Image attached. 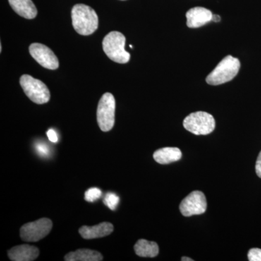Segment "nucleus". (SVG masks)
<instances>
[{
	"instance_id": "15",
	"label": "nucleus",
	"mask_w": 261,
	"mask_h": 261,
	"mask_svg": "<svg viewBox=\"0 0 261 261\" xmlns=\"http://www.w3.org/2000/svg\"><path fill=\"white\" fill-rule=\"evenodd\" d=\"M66 261H101L103 256L100 252L89 249H80L74 252H70L64 257Z\"/></svg>"
},
{
	"instance_id": "7",
	"label": "nucleus",
	"mask_w": 261,
	"mask_h": 261,
	"mask_svg": "<svg viewBox=\"0 0 261 261\" xmlns=\"http://www.w3.org/2000/svg\"><path fill=\"white\" fill-rule=\"evenodd\" d=\"M53 228V222L50 219L42 218L24 224L20 228V238L23 241L35 243L45 238L50 232Z\"/></svg>"
},
{
	"instance_id": "1",
	"label": "nucleus",
	"mask_w": 261,
	"mask_h": 261,
	"mask_svg": "<svg viewBox=\"0 0 261 261\" xmlns=\"http://www.w3.org/2000/svg\"><path fill=\"white\" fill-rule=\"evenodd\" d=\"M71 18L73 28L80 35H91L98 28L99 20L97 13L88 5H74L72 8Z\"/></svg>"
},
{
	"instance_id": "3",
	"label": "nucleus",
	"mask_w": 261,
	"mask_h": 261,
	"mask_svg": "<svg viewBox=\"0 0 261 261\" xmlns=\"http://www.w3.org/2000/svg\"><path fill=\"white\" fill-rule=\"evenodd\" d=\"M240 62L231 56L224 58L214 70L207 75L206 82L210 85L217 86L230 82L238 75L240 69Z\"/></svg>"
},
{
	"instance_id": "18",
	"label": "nucleus",
	"mask_w": 261,
	"mask_h": 261,
	"mask_svg": "<svg viewBox=\"0 0 261 261\" xmlns=\"http://www.w3.org/2000/svg\"><path fill=\"white\" fill-rule=\"evenodd\" d=\"M102 196V191L99 189L96 188H90L85 192V195H84V198L87 201V202H94V201L98 200L99 197Z\"/></svg>"
},
{
	"instance_id": "25",
	"label": "nucleus",
	"mask_w": 261,
	"mask_h": 261,
	"mask_svg": "<svg viewBox=\"0 0 261 261\" xmlns=\"http://www.w3.org/2000/svg\"><path fill=\"white\" fill-rule=\"evenodd\" d=\"M121 1H124V0H121Z\"/></svg>"
},
{
	"instance_id": "12",
	"label": "nucleus",
	"mask_w": 261,
	"mask_h": 261,
	"mask_svg": "<svg viewBox=\"0 0 261 261\" xmlns=\"http://www.w3.org/2000/svg\"><path fill=\"white\" fill-rule=\"evenodd\" d=\"M113 230L114 226L111 223L102 222L93 226H82L79 231L81 236L85 240H93L108 236L113 232Z\"/></svg>"
},
{
	"instance_id": "9",
	"label": "nucleus",
	"mask_w": 261,
	"mask_h": 261,
	"mask_svg": "<svg viewBox=\"0 0 261 261\" xmlns=\"http://www.w3.org/2000/svg\"><path fill=\"white\" fill-rule=\"evenodd\" d=\"M32 58L39 64L49 70H56L59 67V61L54 53L44 44L34 43L29 47Z\"/></svg>"
},
{
	"instance_id": "24",
	"label": "nucleus",
	"mask_w": 261,
	"mask_h": 261,
	"mask_svg": "<svg viewBox=\"0 0 261 261\" xmlns=\"http://www.w3.org/2000/svg\"><path fill=\"white\" fill-rule=\"evenodd\" d=\"M182 261H192V259L190 258V257H183L181 258Z\"/></svg>"
},
{
	"instance_id": "10",
	"label": "nucleus",
	"mask_w": 261,
	"mask_h": 261,
	"mask_svg": "<svg viewBox=\"0 0 261 261\" xmlns=\"http://www.w3.org/2000/svg\"><path fill=\"white\" fill-rule=\"evenodd\" d=\"M213 13L211 10L202 7H196L187 11V25L189 28H200L212 21Z\"/></svg>"
},
{
	"instance_id": "13",
	"label": "nucleus",
	"mask_w": 261,
	"mask_h": 261,
	"mask_svg": "<svg viewBox=\"0 0 261 261\" xmlns=\"http://www.w3.org/2000/svg\"><path fill=\"white\" fill-rule=\"evenodd\" d=\"M11 8L17 14L27 19H34L37 10L32 0H8Z\"/></svg>"
},
{
	"instance_id": "20",
	"label": "nucleus",
	"mask_w": 261,
	"mask_h": 261,
	"mask_svg": "<svg viewBox=\"0 0 261 261\" xmlns=\"http://www.w3.org/2000/svg\"><path fill=\"white\" fill-rule=\"evenodd\" d=\"M36 149H37L38 154L42 157H47L49 154V147H47L45 144H37L36 146Z\"/></svg>"
},
{
	"instance_id": "23",
	"label": "nucleus",
	"mask_w": 261,
	"mask_h": 261,
	"mask_svg": "<svg viewBox=\"0 0 261 261\" xmlns=\"http://www.w3.org/2000/svg\"><path fill=\"white\" fill-rule=\"evenodd\" d=\"M221 20V17L218 15H213L212 21L214 22H219Z\"/></svg>"
},
{
	"instance_id": "17",
	"label": "nucleus",
	"mask_w": 261,
	"mask_h": 261,
	"mask_svg": "<svg viewBox=\"0 0 261 261\" xmlns=\"http://www.w3.org/2000/svg\"><path fill=\"white\" fill-rule=\"evenodd\" d=\"M119 197L116 195V194L112 193V192H108L107 195H106L104 198V203L106 206H108L111 211H115L116 209L117 206L119 203Z\"/></svg>"
},
{
	"instance_id": "11",
	"label": "nucleus",
	"mask_w": 261,
	"mask_h": 261,
	"mask_svg": "<svg viewBox=\"0 0 261 261\" xmlns=\"http://www.w3.org/2000/svg\"><path fill=\"white\" fill-rule=\"evenodd\" d=\"M8 255L10 260L32 261L39 256V250L37 247L32 245H18L10 249Z\"/></svg>"
},
{
	"instance_id": "6",
	"label": "nucleus",
	"mask_w": 261,
	"mask_h": 261,
	"mask_svg": "<svg viewBox=\"0 0 261 261\" xmlns=\"http://www.w3.org/2000/svg\"><path fill=\"white\" fill-rule=\"evenodd\" d=\"M116 100L112 94H103L98 104L97 111V123L102 132L111 130L115 124Z\"/></svg>"
},
{
	"instance_id": "5",
	"label": "nucleus",
	"mask_w": 261,
	"mask_h": 261,
	"mask_svg": "<svg viewBox=\"0 0 261 261\" xmlns=\"http://www.w3.org/2000/svg\"><path fill=\"white\" fill-rule=\"evenodd\" d=\"M20 84L24 92L32 102L42 105L49 102L50 99L49 89L42 81L25 74L20 77Z\"/></svg>"
},
{
	"instance_id": "2",
	"label": "nucleus",
	"mask_w": 261,
	"mask_h": 261,
	"mask_svg": "<svg viewBox=\"0 0 261 261\" xmlns=\"http://www.w3.org/2000/svg\"><path fill=\"white\" fill-rule=\"evenodd\" d=\"M126 37L118 32H110L102 41L103 50L106 56L116 63L124 64L130 60V54L125 49Z\"/></svg>"
},
{
	"instance_id": "16",
	"label": "nucleus",
	"mask_w": 261,
	"mask_h": 261,
	"mask_svg": "<svg viewBox=\"0 0 261 261\" xmlns=\"http://www.w3.org/2000/svg\"><path fill=\"white\" fill-rule=\"evenodd\" d=\"M136 254L143 257H154L159 253V247L154 242L140 240L135 245Z\"/></svg>"
},
{
	"instance_id": "8",
	"label": "nucleus",
	"mask_w": 261,
	"mask_h": 261,
	"mask_svg": "<svg viewBox=\"0 0 261 261\" xmlns=\"http://www.w3.org/2000/svg\"><path fill=\"white\" fill-rule=\"evenodd\" d=\"M180 211L184 216H195L204 214L207 210L205 196L200 191H194L181 201Z\"/></svg>"
},
{
	"instance_id": "14",
	"label": "nucleus",
	"mask_w": 261,
	"mask_h": 261,
	"mask_svg": "<svg viewBox=\"0 0 261 261\" xmlns=\"http://www.w3.org/2000/svg\"><path fill=\"white\" fill-rule=\"evenodd\" d=\"M181 152L177 147H163L153 154V159L160 164L166 165L176 162L181 159Z\"/></svg>"
},
{
	"instance_id": "4",
	"label": "nucleus",
	"mask_w": 261,
	"mask_h": 261,
	"mask_svg": "<svg viewBox=\"0 0 261 261\" xmlns=\"http://www.w3.org/2000/svg\"><path fill=\"white\" fill-rule=\"evenodd\" d=\"M183 126L194 135H207L214 132L216 121L212 115L198 111L186 117L184 120Z\"/></svg>"
},
{
	"instance_id": "22",
	"label": "nucleus",
	"mask_w": 261,
	"mask_h": 261,
	"mask_svg": "<svg viewBox=\"0 0 261 261\" xmlns=\"http://www.w3.org/2000/svg\"><path fill=\"white\" fill-rule=\"evenodd\" d=\"M255 171L258 177L261 178V151L257 157L256 165H255Z\"/></svg>"
},
{
	"instance_id": "19",
	"label": "nucleus",
	"mask_w": 261,
	"mask_h": 261,
	"mask_svg": "<svg viewBox=\"0 0 261 261\" xmlns=\"http://www.w3.org/2000/svg\"><path fill=\"white\" fill-rule=\"evenodd\" d=\"M248 260L250 261H261V249L252 248L249 250Z\"/></svg>"
},
{
	"instance_id": "21",
	"label": "nucleus",
	"mask_w": 261,
	"mask_h": 261,
	"mask_svg": "<svg viewBox=\"0 0 261 261\" xmlns=\"http://www.w3.org/2000/svg\"><path fill=\"white\" fill-rule=\"evenodd\" d=\"M47 135L48 137V139H49L50 142H53V143H56L58 141V135H57L56 132H55L53 129H49L47 132Z\"/></svg>"
}]
</instances>
